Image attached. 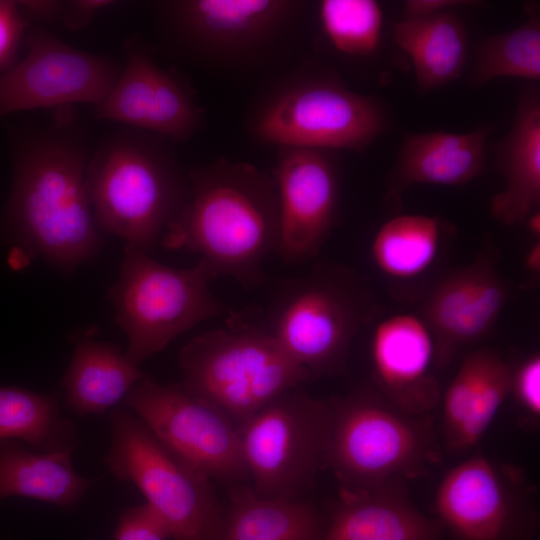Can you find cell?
<instances>
[{"instance_id":"1","label":"cell","mask_w":540,"mask_h":540,"mask_svg":"<svg viewBox=\"0 0 540 540\" xmlns=\"http://www.w3.org/2000/svg\"><path fill=\"white\" fill-rule=\"evenodd\" d=\"M89 149L74 106L54 109L42 125L17 132L13 182L0 232L31 256L70 272L103 245L89 204Z\"/></svg>"},{"instance_id":"2","label":"cell","mask_w":540,"mask_h":540,"mask_svg":"<svg viewBox=\"0 0 540 540\" xmlns=\"http://www.w3.org/2000/svg\"><path fill=\"white\" fill-rule=\"evenodd\" d=\"M187 181L185 200L161 238L163 245L199 255L213 278L259 284L262 264L279 244V202L271 173L220 158L189 171Z\"/></svg>"},{"instance_id":"3","label":"cell","mask_w":540,"mask_h":540,"mask_svg":"<svg viewBox=\"0 0 540 540\" xmlns=\"http://www.w3.org/2000/svg\"><path fill=\"white\" fill-rule=\"evenodd\" d=\"M153 7L158 37L172 56L215 72L247 74L293 51L308 4L301 0H164Z\"/></svg>"},{"instance_id":"4","label":"cell","mask_w":540,"mask_h":540,"mask_svg":"<svg viewBox=\"0 0 540 540\" xmlns=\"http://www.w3.org/2000/svg\"><path fill=\"white\" fill-rule=\"evenodd\" d=\"M85 182L99 230L146 253L179 212L188 188L170 142L126 126L90 154Z\"/></svg>"},{"instance_id":"5","label":"cell","mask_w":540,"mask_h":540,"mask_svg":"<svg viewBox=\"0 0 540 540\" xmlns=\"http://www.w3.org/2000/svg\"><path fill=\"white\" fill-rule=\"evenodd\" d=\"M387 112L374 96L350 90L333 73L300 65L273 79L244 116L260 145L363 152L385 131Z\"/></svg>"},{"instance_id":"6","label":"cell","mask_w":540,"mask_h":540,"mask_svg":"<svg viewBox=\"0 0 540 540\" xmlns=\"http://www.w3.org/2000/svg\"><path fill=\"white\" fill-rule=\"evenodd\" d=\"M181 383L238 427L309 372L292 360L255 311H230L225 326L194 337L180 351Z\"/></svg>"},{"instance_id":"7","label":"cell","mask_w":540,"mask_h":540,"mask_svg":"<svg viewBox=\"0 0 540 540\" xmlns=\"http://www.w3.org/2000/svg\"><path fill=\"white\" fill-rule=\"evenodd\" d=\"M109 422L104 463L118 481L139 489L170 539L223 540L225 512L211 479L165 448L127 408H113Z\"/></svg>"},{"instance_id":"8","label":"cell","mask_w":540,"mask_h":540,"mask_svg":"<svg viewBox=\"0 0 540 540\" xmlns=\"http://www.w3.org/2000/svg\"><path fill=\"white\" fill-rule=\"evenodd\" d=\"M212 279L200 260L191 268H174L126 245L108 297L128 338L127 358L139 365L181 333L229 312L211 293Z\"/></svg>"},{"instance_id":"9","label":"cell","mask_w":540,"mask_h":540,"mask_svg":"<svg viewBox=\"0 0 540 540\" xmlns=\"http://www.w3.org/2000/svg\"><path fill=\"white\" fill-rule=\"evenodd\" d=\"M331 404L288 391L238 427L253 491L261 497L301 499L324 465Z\"/></svg>"},{"instance_id":"10","label":"cell","mask_w":540,"mask_h":540,"mask_svg":"<svg viewBox=\"0 0 540 540\" xmlns=\"http://www.w3.org/2000/svg\"><path fill=\"white\" fill-rule=\"evenodd\" d=\"M332 419L324 465L348 486L367 492L415 473L429 451L421 424L358 392L330 402Z\"/></svg>"},{"instance_id":"11","label":"cell","mask_w":540,"mask_h":540,"mask_svg":"<svg viewBox=\"0 0 540 540\" xmlns=\"http://www.w3.org/2000/svg\"><path fill=\"white\" fill-rule=\"evenodd\" d=\"M123 404L165 448L210 479L231 485L249 479L238 426L181 383L164 385L146 375Z\"/></svg>"},{"instance_id":"12","label":"cell","mask_w":540,"mask_h":540,"mask_svg":"<svg viewBox=\"0 0 540 540\" xmlns=\"http://www.w3.org/2000/svg\"><path fill=\"white\" fill-rule=\"evenodd\" d=\"M360 316L349 282L313 272L285 282L262 318L284 352L312 377L342 368Z\"/></svg>"},{"instance_id":"13","label":"cell","mask_w":540,"mask_h":540,"mask_svg":"<svg viewBox=\"0 0 540 540\" xmlns=\"http://www.w3.org/2000/svg\"><path fill=\"white\" fill-rule=\"evenodd\" d=\"M24 58L0 74V117L106 99L121 69L114 61L77 49L36 28L24 38Z\"/></svg>"},{"instance_id":"14","label":"cell","mask_w":540,"mask_h":540,"mask_svg":"<svg viewBox=\"0 0 540 540\" xmlns=\"http://www.w3.org/2000/svg\"><path fill=\"white\" fill-rule=\"evenodd\" d=\"M125 65L113 89L94 116L156 134L167 141L190 140L205 123V110L191 86L159 66L139 37L123 45Z\"/></svg>"},{"instance_id":"15","label":"cell","mask_w":540,"mask_h":540,"mask_svg":"<svg viewBox=\"0 0 540 540\" xmlns=\"http://www.w3.org/2000/svg\"><path fill=\"white\" fill-rule=\"evenodd\" d=\"M279 202L277 254L286 262L313 257L336 217L340 179L332 151L279 147L271 170Z\"/></svg>"},{"instance_id":"16","label":"cell","mask_w":540,"mask_h":540,"mask_svg":"<svg viewBox=\"0 0 540 540\" xmlns=\"http://www.w3.org/2000/svg\"><path fill=\"white\" fill-rule=\"evenodd\" d=\"M453 540H530L531 521L501 470L475 455L450 469L434 503Z\"/></svg>"},{"instance_id":"17","label":"cell","mask_w":540,"mask_h":540,"mask_svg":"<svg viewBox=\"0 0 540 540\" xmlns=\"http://www.w3.org/2000/svg\"><path fill=\"white\" fill-rule=\"evenodd\" d=\"M507 295L503 279L487 260L443 279L428 301L425 317L435 343L434 365H445L460 347L485 336Z\"/></svg>"},{"instance_id":"18","label":"cell","mask_w":540,"mask_h":540,"mask_svg":"<svg viewBox=\"0 0 540 540\" xmlns=\"http://www.w3.org/2000/svg\"><path fill=\"white\" fill-rule=\"evenodd\" d=\"M370 353L376 381L393 405L410 414L433 408L435 343L424 320L412 314L384 319L373 331Z\"/></svg>"},{"instance_id":"19","label":"cell","mask_w":540,"mask_h":540,"mask_svg":"<svg viewBox=\"0 0 540 540\" xmlns=\"http://www.w3.org/2000/svg\"><path fill=\"white\" fill-rule=\"evenodd\" d=\"M512 368L493 350L468 354L443 398L447 446L463 452L475 446L511 393Z\"/></svg>"},{"instance_id":"20","label":"cell","mask_w":540,"mask_h":540,"mask_svg":"<svg viewBox=\"0 0 540 540\" xmlns=\"http://www.w3.org/2000/svg\"><path fill=\"white\" fill-rule=\"evenodd\" d=\"M487 127L457 133L430 131L407 135L392 169L387 197L398 199L416 184L461 186L480 174Z\"/></svg>"},{"instance_id":"21","label":"cell","mask_w":540,"mask_h":540,"mask_svg":"<svg viewBox=\"0 0 540 540\" xmlns=\"http://www.w3.org/2000/svg\"><path fill=\"white\" fill-rule=\"evenodd\" d=\"M505 189L491 200L500 223H524L540 204V96L532 86L521 92L509 133L495 147Z\"/></svg>"},{"instance_id":"22","label":"cell","mask_w":540,"mask_h":540,"mask_svg":"<svg viewBox=\"0 0 540 540\" xmlns=\"http://www.w3.org/2000/svg\"><path fill=\"white\" fill-rule=\"evenodd\" d=\"M70 340L73 354L61 386L66 408L77 416L115 408L146 376L118 346L96 340L92 330L74 334Z\"/></svg>"},{"instance_id":"23","label":"cell","mask_w":540,"mask_h":540,"mask_svg":"<svg viewBox=\"0 0 540 540\" xmlns=\"http://www.w3.org/2000/svg\"><path fill=\"white\" fill-rule=\"evenodd\" d=\"M388 486L367 492L347 490L332 511L324 540H442L445 531L439 521Z\"/></svg>"},{"instance_id":"24","label":"cell","mask_w":540,"mask_h":540,"mask_svg":"<svg viewBox=\"0 0 540 540\" xmlns=\"http://www.w3.org/2000/svg\"><path fill=\"white\" fill-rule=\"evenodd\" d=\"M73 451L39 452L19 441H0V500L24 497L66 509L76 506L94 480L76 472Z\"/></svg>"},{"instance_id":"25","label":"cell","mask_w":540,"mask_h":540,"mask_svg":"<svg viewBox=\"0 0 540 540\" xmlns=\"http://www.w3.org/2000/svg\"><path fill=\"white\" fill-rule=\"evenodd\" d=\"M327 526L301 499L258 496L252 487L231 485L223 540H324Z\"/></svg>"},{"instance_id":"26","label":"cell","mask_w":540,"mask_h":540,"mask_svg":"<svg viewBox=\"0 0 540 540\" xmlns=\"http://www.w3.org/2000/svg\"><path fill=\"white\" fill-rule=\"evenodd\" d=\"M392 37L409 56L421 90L439 88L462 74L468 57V35L451 11L403 18L394 24Z\"/></svg>"},{"instance_id":"27","label":"cell","mask_w":540,"mask_h":540,"mask_svg":"<svg viewBox=\"0 0 540 540\" xmlns=\"http://www.w3.org/2000/svg\"><path fill=\"white\" fill-rule=\"evenodd\" d=\"M61 396L58 391L39 393L0 386V441H22L39 452L74 450L77 429L60 412Z\"/></svg>"},{"instance_id":"28","label":"cell","mask_w":540,"mask_h":540,"mask_svg":"<svg viewBox=\"0 0 540 540\" xmlns=\"http://www.w3.org/2000/svg\"><path fill=\"white\" fill-rule=\"evenodd\" d=\"M441 239L440 222L430 216L406 214L386 221L371 243V257L385 275L415 278L434 262Z\"/></svg>"},{"instance_id":"29","label":"cell","mask_w":540,"mask_h":540,"mask_svg":"<svg viewBox=\"0 0 540 540\" xmlns=\"http://www.w3.org/2000/svg\"><path fill=\"white\" fill-rule=\"evenodd\" d=\"M473 85L496 78L540 79V19L530 14L518 27L485 38L477 46L471 70Z\"/></svg>"},{"instance_id":"30","label":"cell","mask_w":540,"mask_h":540,"mask_svg":"<svg viewBox=\"0 0 540 540\" xmlns=\"http://www.w3.org/2000/svg\"><path fill=\"white\" fill-rule=\"evenodd\" d=\"M321 29L339 53L349 57L373 54L380 43L384 14L375 0H322L318 3Z\"/></svg>"},{"instance_id":"31","label":"cell","mask_w":540,"mask_h":540,"mask_svg":"<svg viewBox=\"0 0 540 540\" xmlns=\"http://www.w3.org/2000/svg\"><path fill=\"white\" fill-rule=\"evenodd\" d=\"M169 539L170 533L165 523L147 503L122 512L113 534V540Z\"/></svg>"},{"instance_id":"32","label":"cell","mask_w":540,"mask_h":540,"mask_svg":"<svg viewBox=\"0 0 540 540\" xmlns=\"http://www.w3.org/2000/svg\"><path fill=\"white\" fill-rule=\"evenodd\" d=\"M27 20L18 1L0 0V74L15 65Z\"/></svg>"},{"instance_id":"33","label":"cell","mask_w":540,"mask_h":540,"mask_svg":"<svg viewBox=\"0 0 540 540\" xmlns=\"http://www.w3.org/2000/svg\"><path fill=\"white\" fill-rule=\"evenodd\" d=\"M511 393L530 416L540 414V357L533 354L512 370ZM510 393V394H511Z\"/></svg>"},{"instance_id":"34","label":"cell","mask_w":540,"mask_h":540,"mask_svg":"<svg viewBox=\"0 0 540 540\" xmlns=\"http://www.w3.org/2000/svg\"><path fill=\"white\" fill-rule=\"evenodd\" d=\"M114 0H70L65 1L60 21L70 30L85 28L101 11L115 6Z\"/></svg>"},{"instance_id":"35","label":"cell","mask_w":540,"mask_h":540,"mask_svg":"<svg viewBox=\"0 0 540 540\" xmlns=\"http://www.w3.org/2000/svg\"><path fill=\"white\" fill-rule=\"evenodd\" d=\"M479 2L468 0H408L403 6L404 18L430 16L453 10L460 6L478 5Z\"/></svg>"},{"instance_id":"36","label":"cell","mask_w":540,"mask_h":540,"mask_svg":"<svg viewBox=\"0 0 540 540\" xmlns=\"http://www.w3.org/2000/svg\"><path fill=\"white\" fill-rule=\"evenodd\" d=\"M18 3L28 19L43 22L60 20L65 6V1L58 0L18 1Z\"/></svg>"},{"instance_id":"37","label":"cell","mask_w":540,"mask_h":540,"mask_svg":"<svg viewBox=\"0 0 540 540\" xmlns=\"http://www.w3.org/2000/svg\"><path fill=\"white\" fill-rule=\"evenodd\" d=\"M524 263L526 266V269L531 273H538L540 270V244L539 242H535L530 248L528 249Z\"/></svg>"},{"instance_id":"38","label":"cell","mask_w":540,"mask_h":540,"mask_svg":"<svg viewBox=\"0 0 540 540\" xmlns=\"http://www.w3.org/2000/svg\"><path fill=\"white\" fill-rule=\"evenodd\" d=\"M528 232L534 237L540 236V213L538 210L532 212L524 221Z\"/></svg>"}]
</instances>
